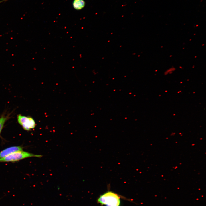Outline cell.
I'll use <instances>...</instances> for the list:
<instances>
[{
	"label": "cell",
	"mask_w": 206,
	"mask_h": 206,
	"mask_svg": "<svg viewBox=\"0 0 206 206\" xmlns=\"http://www.w3.org/2000/svg\"><path fill=\"white\" fill-rule=\"evenodd\" d=\"M42 156L41 155L34 154L23 150L19 151L0 158V162H14L27 158L41 157Z\"/></svg>",
	"instance_id": "2"
},
{
	"label": "cell",
	"mask_w": 206,
	"mask_h": 206,
	"mask_svg": "<svg viewBox=\"0 0 206 206\" xmlns=\"http://www.w3.org/2000/svg\"><path fill=\"white\" fill-rule=\"evenodd\" d=\"M175 68L174 67H172L167 70L164 72V75H168L169 74H171L173 73L175 70Z\"/></svg>",
	"instance_id": "7"
},
{
	"label": "cell",
	"mask_w": 206,
	"mask_h": 206,
	"mask_svg": "<svg viewBox=\"0 0 206 206\" xmlns=\"http://www.w3.org/2000/svg\"><path fill=\"white\" fill-rule=\"evenodd\" d=\"M8 0H1V1H0V3L3 2H5Z\"/></svg>",
	"instance_id": "8"
},
{
	"label": "cell",
	"mask_w": 206,
	"mask_h": 206,
	"mask_svg": "<svg viewBox=\"0 0 206 206\" xmlns=\"http://www.w3.org/2000/svg\"><path fill=\"white\" fill-rule=\"evenodd\" d=\"M10 114L4 112L0 117V135L5 123L11 118Z\"/></svg>",
	"instance_id": "5"
},
{
	"label": "cell",
	"mask_w": 206,
	"mask_h": 206,
	"mask_svg": "<svg viewBox=\"0 0 206 206\" xmlns=\"http://www.w3.org/2000/svg\"><path fill=\"white\" fill-rule=\"evenodd\" d=\"M17 118L19 124L25 130H31L34 129L36 126L35 120L31 117L19 114L17 115Z\"/></svg>",
	"instance_id": "3"
},
{
	"label": "cell",
	"mask_w": 206,
	"mask_h": 206,
	"mask_svg": "<svg viewBox=\"0 0 206 206\" xmlns=\"http://www.w3.org/2000/svg\"><path fill=\"white\" fill-rule=\"evenodd\" d=\"M85 4L86 3L84 0H74L72 3L73 8L78 10L83 9Z\"/></svg>",
	"instance_id": "6"
},
{
	"label": "cell",
	"mask_w": 206,
	"mask_h": 206,
	"mask_svg": "<svg viewBox=\"0 0 206 206\" xmlns=\"http://www.w3.org/2000/svg\"><path fill=\"white\" fill-rule=\"evenodd\" d=\"M23 150L21 146H13L4 149L0 152V158H2L16 152Z\"/></svg>",
	"instance_id": "4"
},
{
	"label": "cell",
	"mask_w": 206,
	"mask_h": 206,
	"mask_svg": "<svg viewBox=\"0 0 206 206\" xmlns=\"http://www.w3.org/2000/svg\"><path fill=\"white\" fill-rule=\"evenodd\" d=\"M98 203L105 206H120V200L118 195L112 191H108L101 195Z\"/></svg>",
	"instance_id": "1"
}]
</instances>
